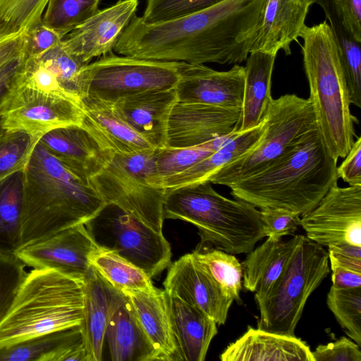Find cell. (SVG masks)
<instances>
[{"instance_id":"cell-1","label":"cell","mask_w":361,"mask_h":361,"mask_svg":"<svg viewBox=\"0 0 361 361\" xmlns=\"http://www.w3.org/2000/svg\"><path fill=\"white\" fill-rule=\"evenodd\" d=\"M24 173L21 247L85 224L106 204L90 182L39 140Z\"/></svg>"},{"instance_id":"cell-2","label":"cell","mask_w":361,"mask_h":361,"mask_svg":"<svg viewBox=\"0 0 361 361\" xmlns=\"http://www.w3.org/2000/svg\"><path fill=\"white\" fill-rule=\"evenodd\" d=\"M337 161L317 128L271 166L231 185V194L260 209L302 216L338 183Z\"/></svg>"},{"instance_id":"cell-3","label":"cell","mask_w":361,"mask_h":361,"mask_svg":"<svg viewBox=\"0 0 361 361\" xmlns=\"http://www.w3.org/2000/svg\"><path fill=\"white\" fill-rule=\"evenodd\" d=\"M166 190L164 219L196 226L200 236L197 248L247 254L265 237L260 211L243 200L222 196L209 180Z\"/></svg>"},{"instance_id":"cell-4","label":"cell","mask_w":361,"mask_h":361,"mask_svg":"<svg viewBox=\"0 0 361 361\" xmlns=\"http://www.w3.org/2000/svg\"><path fill=\"white\" fill-rule=\"evenodd\" d=\"M303 64L318 128L332 155L344 158L358 120L350 111L344 70L336 42L326 22L304 26L300 33Z\"/></svg>"},{"instance_id":"cell-5","label":"cell","mask_w":361,"mask_h":361,"mask_svg":"<svg viewBox=\"0 0 361 361\" xmlns=\"http://www.w3.org/2000/svg\"><path fill=\"white\" fill-rule=\"evenodd\" d=\"M82 281L50 269L27 273L0 322V347L80 325Z\"/></svg>"},{"instance_id":"cell-6","label":"cell","mask_w":361,"mask_h":361,"mask_svg":"<svg viewBox=\"0 0 361 361\" xmlns=\"http://www.w3.org/2000/svg\"><path fill=\"white\" fill-rule=\"evenodd\" d=\"M266 128L259 144L215 172L209 180L230 187L271 166L318 128L311 100L286 94L271 98L264 116Z\"/></svg>"},{"instance_id":"cell-7","label":"cell","mask_w":361,"mask_h":361,"mask_svg":"<svg viewBox=\"0 0 361 361\" xmlns=\"http://www.w3.org/2000/svg\"><path fill=\"white\" fill-rule=\"evenodd\" d=\"M156 148L115 153L110 163L90 180L105 203L119 207L157 233H162L166 190L158 187Z\"/></svg>"},{"instance_id":"cell-8","label":"cell","mask_w":361,"mask_h":361,"mask_svg":"<svg viewBox=\"0 0 361 361\" xmlns=\"http://www.w3.org/2000/svg\"><path fill=\"white\" fill-rule=\"evenodd\" d=\"M329 272L327 251L304 236L279 281L264 298L257 302V328L295 336L307 299Z\"/></svg>"},{"instance_id":"cell-9","label":"cell","mask_w":361,"mask_h":361,"mask_svg":"<svg viewBox=\"0 0 361 361\" xmlns=\"http://www.w3.org/2000/svg\"><path fill=\"white\" fill-rule=\"evenodd\" d=\"M180 64L110 52L84 67V97L114 103L122 97L147 91L175 88Z\"/></svg>"},{"instance_id":"cell-10","label":"cell","mask_w":361,"mask_h":361,"mask_svg":"<svg viewBox=\"0 0 361 361\" xmlns=\"http://www.w3.org/2000/svg\"><path fill=\"white\" fill-rule=\"evenodd\" d=\"M85 225L98 246L114 252L151 279L171 264V248L162 233L114 204L106 203Z\"/></svg>"},{"instance_id":"cell-11","label":"cell","mask_w":361,"mask_h":361,"mask_svg":"<svg viewBox=\"0 0 361 361\" xmlns=\"http://www.w3.org/2000/svg\"><path fill=\"white\" fill-rule=\"evenodd\" d=\"M0 115L4 129L24 130L39 140L54 128L82 126L84 111L81 102L16 83Z\"/></svg>"},{"instance_id":"cell-12","label":"cell","mask_w":361,"mask_h":361,"mask_svg":"<svg viewBox=\"0 0 361 361\" xmlns=\"http://www.w3.org/2000/svg\"><path fill=\"white\" fill-rule=\"evenodd\" d=\"M306 237L322 246H361V185H333L311 211L301 216Z\"/></svg>"},{"instance_id":"cell-13","label":"cell","mask_w":361,"mask_h":361,"mask_svg":"<svg viewBox=\"0 0 361 361\" xmlns=\"http://www.w3.org/2000/svg\"><path fill=\"white\" fill-rule=\"evenodd\" d=\"M85 224L73 226L20 247L16 257L33 269H50L82 281L97 247Z\"/></svg>"},{"instance_id":"cell-14","label":"cell","mask_w":361,"mask_h":361,"mask_svg":"<svg viewBox=\"0 0 361 361\" xmlns=\"http://www.w3.org/2000/svg\"><path fill=\"white\" fill-rule=\"evenodd\" d=\"M86 65L67 52L60 42L41 53L25 54L16 82L81 102L82 71Z\"/></svg>"},{"instance_id":"cell-15","label":"cell","mask_w":361,"mask_h":361,"mask_svg":"<svg viewBox=\"0 0 361 361\" xmlns=\"http://www.w3.org/2000/svg\"><path fill=\"white\" fill-rule=\"evenodd\" d=\"M138 4V0H119L99 10L63 37V48L86 64L95 57L112 52L136 14Z\"/></svg>"},{"instance_id":"cell-16","label":"cell","mask_w":361,"mask_h":361,"mask_svg":"<svg viewBox=\"0 0 361 361\" xmlns=\"http://www.w3.org/2000/svg\"><path fill=\"white\" fill-rule=\"evenodd\" d=\"M175 87L178 102L202 104L226 109H241L245 68L235 64L218 71L204 64L181 62Z\"/></svg>"},{"instance_id":"cell-17","label":"cell","mask_w":361,"mask_h":361,"mask_svg":"<svg viewBox=\"0 0 361 361\" xmlns=\"http://www.w3.org/2000/svg\"><path fill=\"white\" fill-rule=\"evenodd\" d=\"M163 285L169 295L200 308L218 325L226 323L233 299L201 267L192 252L170 264Z\"/></svg>"},{"instance_id":"cell-18","label":"cell","mask_w":361,"mask_h":361,"mask_svg":"<svg viewBox=\"0 0 361 361\" xmlns=\"http://www.w3.org/2000/svg\"><path fill=\"white\" fill-rule=\"evenodd\" d=\"M241 109L177 102L169 121L166 147L204 144L233 131Z\"/></svg>"},{"instance_id":"cell-19","label":"cell","mask_w":361,"mask_h":361,"mask_svg":"<svg viewBox=\"0 0 361 361\" xmlns=\"http://www.w3.org/2000/svg\"><path fill=\"white\" fill-rule=\"evenodd\" d=\"M39 141L87 182L110 163L115 154L83 126L54 128Z\"/></svg>"},{"instance_id":"cell-20","label":"cell","mask_w":361,"mask_h":361,"mask_svg":"<svg viewBox=\"0 0 361 361\" xmlns=\"http://www.w3.org/2000/svg\"><path fill=\"white\" fill-rule=\"evenodd\" d=\"M178 102L175 88L147 91L122 97L114 103L118 116L152 147H166L171 111Z\"/></svg>"},{"instance_id":"cell-21","label":"cell","mask_w":361,"mask_h":361,"mask_svg":"<svg viewBox=\"0 0 361 361\" xmlns=\"http://www.w3.org/2000/svg\"><path fill=\"white\" fill-rule=\"evenodd\" d=\"M83 318L80 324L87 361H100L109 322L126 295L92 267L82 279Z\"/></svg>"},{"instance_id":"cell-22","label":"cell","mask_w":361,"mask_h":361,"mask_svg":"<svg viewBox=\"0 0 361 361\" xmlns=\"http://www.w3.org/2000/svg\"><path fill=\"white\" fill-rule=\"evenodd\" d=\"M155 353L156 360L181 361L170 319L164 290L123 292Z\"/></svg>"},{"instance_id":"cell-23","label":"cell","mask_w":361,"mask_h":361,"mask_svg":"<svg viewBox=\"0 0 361 361\" xmlns=\"http://www.w3.org/2000/svg\"><path fill=\"white\" fill-rule=\"evenodd\" d=\"M310 6L295 0H264L261 21L250 52L290 55V44L300 36Z\"/></svg>"},{"instance_id":"cell-24","label":"cell","mask_w":361,"mask_h":361,"mask_svg":"<svg viewBox=\"0 0 361 361\" xmlns=\"http://www.w3.org/2000/svg\"><path fill=\"white\" fill-rule=\"evenodd\" d=\"M303 235H296L288 240L266 241L249 253L241 263L243 286L255 293L258 302L273 289L283 275L293 255L300 245Z\"/></svg>"},{"instance_id":"cell-25","label":"cell","mask_w":361,"mask_h":361,"mask_svg":"<svg viewBox=\"0 0 361 361\" xmlns=\"http://www.w3.org/2000/svg\"><path fill=\"white\" fill-rule=\"evenodd\" d=\"M219 358L222 361H314L310 347L295 336L251 326Z\"/></svg>"},{"instance_id":"cell-26","label":"cell","mask_w":361,"mask_h":361,"mask_svg":"<svg viewBox=\"0 0 361 361\" xmlns=\"http://www.w3.org/2000/svg\"><path fill=\"white\" fill-rule=\"evenodd\" d=\"M81 104L82 126L114 153L131 154L154 148L118 116L113 103L85 96Z\"/></svg>"},{"instance_id":"cell-27","label":"cell","mask_w":361,"mask_h":361,"mask_svg":"<svg viewBox=\"0 0 361 361\" xmlns=\"http://www.w3.org/2000/svg\"><path fill=\"white\" fill-rule=\"evenodd\" d=\"M87 361L80 325L0 347V361Z\"/></svg>"},{"instance_id":"cell-28","label":"cell","mask_w":361,"mask_h":361,"mask_svg":"<svg viewBox=\"0 0 361 361\" xmlns=\"http://www.w3.org/2000/svg\"><path fill=\"white\" fill-rule=\"evenodd\" d=\"M167 296L171 326L181 361H204L210 343L217 334V324L200 308Z\"/></svg>"},{"instance_id":"cell-29","label":"cell","mask_w":361,"mask_h":361,"mask_svg":"<svg viewBox=\"0 0 361 361\" xmlns=\"http://www.w3.org/2000/svg\"><path fill=\"white\" fill-rule=\"evenodd\" d=\"M276 54L252 51L246 59L240 114L233 131L244 132L263 121L271 97V77Z\"/></svg>"},{"instance_id":"cell-30","label":"cell","mask_w":361,"mask_h":361,"mask_svg":"<svg viewBox=\"0 0 361 361\" xmlns=\"http://www.w3.org/2000/svg\"><path fill=\"white\" fill-rule=\"evenodd\" d=\"M265 122L255 128L240 132L212 154L186 170L161 179L158 186L172 189L209 180L221 168L254 149L262 140Z\"/></svg>"},{"instance_id":"cell-31","label":"cell","mask_w":361,"mask_h":361,"mask_svg":"<svg viewBox=\"0 0 361 361\" xmlns=\"http://www.w3.org/2000/svg\"><path fill=\"white\" fill-rule=\"evenodd\" d=\"M106 339L113 361H154L155 353L126 297L111 317Z\"/></svg>"},{"instance_id":"cell-32","label":"cell","mask_w":361,"mask_h":361,"mask_svg":"<svg viewBox=\"0 0 361 361\" xmlns=\"http://www.w3.org/2000/svg\"><path fill=\"white\" fill-rule=\"evenodd\" d=\"M24 169L0 180V255H14L21 247Z\"/></svg>"},{"instance_id":"cell-33","label":"cell","mask_w":361,"mask_h":361,"mask_svg":"<svg viewBox=\"0 0 361 361\" xmlns=\"http://www.w3.org/2000/svg\"><path fill=\"white\" fill-rule=\"evenodd\" d=\"M324 10L338 47L350 104L361 107V47L342 24L332 0H316Z\"/></svg>"},{"instance_id":"cell-34","label":"cell","mask_w":361,"mask_h":361,"mask_svg":"<svg viewBox=\"0 0 361 361\" xmlns=\"http://www.w3.org/2000/svg\"><path fill=\"white\" fill-rule=\"evenodd\" d=\"M89 261L106 281L122 293L156 288L142 270L110 250L97 245L90 255Z\"/></svg>"},{"instance_id":"cell-35","label":"cell","mask_w":361,"mask_h":361,"mask_svg":"<svg viewBox=\"0 0 361 361\" xmlns=\"http://www.w3.org/2000/svg\"><path fill=\"white\" fill-rule=\"evenodd\" d=\"M240 132L232 131L204 144L181 148L157 149L155 169L159 182L178 174L207 157Z\"/></svg>"},{"instance_id":"cell-36","label":"cell","mask_w":361,"mask_h":361,"mask_svg":"<svg viewBox=\"0 0 361 361\" xmlns=\"http://www.w3.org/2000/svg\"><path fill=\"white\" fill-rule=\"evenodd\" d=\"M192 254L222 290L233 300L241 302L243 267L238 259L233 254L214 247L196 248Z\"/></svg>"},{"instance_id":"cell-37","label":"cell","mask_w":361,"mask_h":361,"mask_svg":"<svg viewBox=\"0 0 361 361\" xmlns=\"http://www.w3.org/2000/svg\"><path fill=\"white\" fill-rule=\"evenodd\" d=\"M326 304L346 334L361 347V287L337 288L331 286Z\"/></svg>"},{"instance_id":"cell-38","label":"cell","mask_w":361,"mask_h":361,"mask_svg":"<svg viewBox=\"0 0 361 361\" xmlns=\"http://www.w3.org/2000/svg\"><path fill=\"white\" fill-rule=\"evenodd\" d=\"M52 0H0V27L6 32H28L43 21Z\"/></svg>"},{"instance_id":"cell-39","label":"cell","mask_w":361,"mask_h":361,"mask_svg":"<svg viewBox=\"0 0 361 361\" xmlns=\"http://www.w3.org/2000/svg\"><path fill=\"white\" fill-rule=\"evenodd\" d=\"M39 139L21 130H4L0 133V180L25 169Z\"/></svg>"},{"instance_id":"cell-40","label":"cell","mask_w":361,"mask_h":361,"mask_svg":"<svg viewBox=\"0 0 361 361\" xmlns=\"http://www.w3.org/2000/svg\"><path fill=\"white\" fill-rule=\"evenodd\" d=\"M100 0H52L43 22L60 31L64 37L92 17Z\"/></svg>"},{"instance_id":"cell-41","label":"cell","mask_w":361,"mask_h":361,"mask_svg":"<svg viewBox=\"0 0 361 361\" xmlns=\"http://www.w3.org/2000/svg\"><path fill=\"white\" fill-rule=\"evenodd\" d=\"M223 0H147L141 18L147 23H157L180 18L209 8Z\"/></svg>"},{"instance_id":"cell-42","label":"cell","mask_w":361,"mask_h":361,"mask_svg":"<svg viewBox=\"0 0 361 361\" xmlns=\"http://www.w3.org/2000/svg\"><path fill=\"white\" fill-rule=\"evenodd\" d=\"M14 255H0V322L9 311L27 273Z\"/></svg>"},{"instance_id":"cell-43","label":"cell","mask_w":361,"mask_h":361,"mask_svg":"<svg viewBox=\"0 0 361 361\" xmlns=\"http://www.w3.org/2000/svg\"><path fill=\"white\" fill-rule=\"evenodd\" d=\"M265 236L280 240L285 235H293L300 226V215L282 209H260Z\"/></svg>"},{"instance_id":"cell-44","label":"cell","mask_w":361,"mask_h":361,"mask_svg":"<svg viewBox=\"0 0 361 361\" xmlns=\"http://www.w3.org/2000/svg\"><path fill=\"white\" fill-rule=\"evenodd\" d=\"M314 361H361L360 346L343 336L312 351Z\"/></svg>"},{"instance_id":"cell-45","label":"cell","mask_w":361,"mask_h":361,"mask_svg":"<svg viewBox=\"0 0 361 361\" xmlns=\"http://www.w3.org/2000/svg\"><path fill=\"white\" fill-rule=\"evenodd\" d=\"M63 37L60 31L42 21L27 33L25 54L44 51L59 44Z\"/></svg>"},{"instance_id":"cell-46","label":"cell","mask_w":361,"mask_h":361,"mask_svg":"<svg viewBox=\"0 0 361 361\" xmlns=\"http://www.w3.org/2000/svg\"><path fill=\"white\" fill-rule=\"evenodd\" d=\"M327 247L331 267L337 266L361 273V246L338 243Z\"/></svg>"},{"instance_id":"cell-47","label":"cell","mask_w":361,"mask_h":361,"mask_svg":"<svg viewBox=\"0 0 361 361\" xmlns=\"http://www.w3.org/2000/svg\"><path fill=\"white\" fill-rule=\"evenodd\" d=\"M342 24L361 43V0H332Z\"/></svg>"},{"instance_id":"cell-48","label":"cell","mask_w":361,"mask_h":361,"mask_svg":"<svg viewBox=\"0 0 361 361\" xmlns=\"http://www.w3.org/2000/svg\"><path fill=\"white\" fill-rule=\"evenodd\" d=\"M339 166L337 175L351 186L361 185V136L357 137Z\"/></svg>"},{"instance_id":"cell-49","label":"cell","mask_w":361,"mask_h":361,"mask_svg":"<svg viewBox=\"0 0 361 361\" xmlns=\"http://www.w3.org/2000/svg\"><path fill=\"white\" fill-rule=\"evenodd\" d=\"M27 33L20 31L6 32L0 36V67L24 56Z\"/></svg>"},{"instance_id":"cell-50","label":"cell","mask_w":361,"mask_h":361,"mask_svg":"<svg viewBox=\"0 0 361 361\" xmlns=\"http://www.w3.org/2000/svg\"><path fill=\"white\" fill-rule=\"evenodd\" d=\"M23 56L11 61L0 67V109L16 84L17 74Z\"/></svg>"},{"instance_id":"cell-51","label":"cell","mask_w":361,"mask_h":361,"mask_svg":"<svg viewBox=\"0 0 361 361\" xmlns=\"http://www.w3.org/2000/svg\"><path fill=\"white\" fill-rule=\"evenodd\" d=\"M332 286L337 288H354L361 287V273L343 267H331Z\"/></svg>"},{"instance_id":"cell-52","label":"cell","mask_w":361,"mask_h":361,"mask_svg":"<svg viewBox=\"0 0 361 361\" xmlns=\"http://www.w3.org/2000/svg\"><path fill=\"white\" fill-rule=\"evenodd\" d=\"M299 3H301L302 4H306L308 6H311L312 4L315 3L316 0H295Z\"/></svg>"},{"instance_id":"cell-53","label":"cell","mask_w":361,"mask_h":361,"mask_svg":"<svg viewBox=\"0 0 361 361\" xmlns=\"http://www.w3.org/2000/svg\"><path fill=\"white\" fill-rule=\"evenodd\" d=\"M4 130V129L2 127V117L0 115V133H1Z\"/></svg>"},{"instance_id":"cell-54","label":"cell","mask_w":361,"mask_h":361,"mask_svg":"<svg viewBox=\"0 0 361 361\" xmlns=\"http://www.w3.org/2000/svg\"><path fill=\"white\" fill-rule=\"evenodd\" d=\"M4 33H5V32H3V31L1 30V27H0V36H1V35H3Z\"/></svg>"}]
</instances>
